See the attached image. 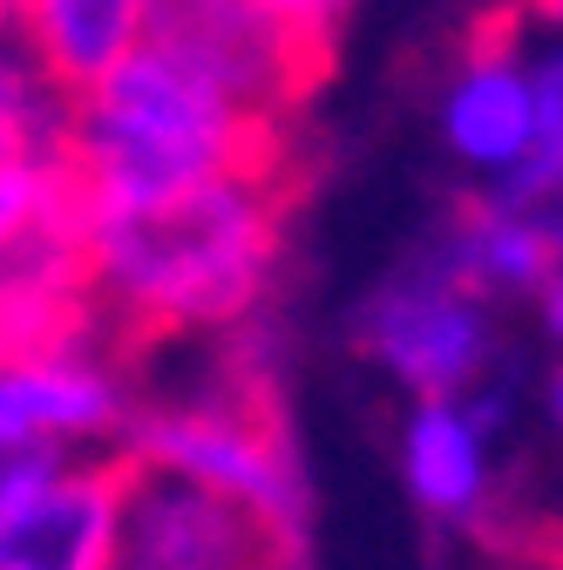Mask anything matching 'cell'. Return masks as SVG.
Instances as JSON below:
<instances>
[{
  "label": "cell",
  "instance_id": "obj_18",
  "mask_svg": "<svg viewBox=\"0 0 563 570\" xmlns=\"http://www.w3.org/2000/svg\"><path fill=\"white\" fill-rule=\"evenodd\" d=\"M550 414H556V428H563V367H556V381H550Z\"/></svg>",
  "mask_w": 563,
  "mask_h": 570
},
{
  "label": "cell",
  "instance_id": "obj_10",
  "mask_svg": "<svg viewBox=\"0 0 563 570\" xmlns=\"http://www.w3.org/2000/svg\"><path fill=\"white\" fill-rule=\"evenodd\" d=\"M116 421H122L116 387L68 353H28V361L0 367V449L82 442V435H109Z\"/></svg>",
  "mask_w": 563,
  "mask_h": 570
},
{
  "label": "cell",
  "instance_id": "obj_4",
  "mask_svg": "<svg viewBox=\"0 0 563 570\" xmlns=\"http://www.w3.org/2000/svg\"><path fill=\"white\" fill-rule=\"evenodd\" d=\"M144 48L184 61L251 122H278L313 76V35L265 0H144Z\"/></svg>",
  "mask_w": 563,
  "mask_h": 570
},
{
  "label": "cell",
  "instance_id": "obj_16",
  "mask_svg": "<svg viewBox=\"0 0 563 570\" xmlns=\"http://www.w3.org/2000/svg\"><path fill=\"white\" fill-rule=\"evenodd\" d=\"M265 8H271V14H286L299 35H313V41H319L346 8H354V0H265Z\"/></svg>",
  "mask_w": 563,
  "mask_h": 570
},
{
  "label": "cell",
  "instance_id": "obj_13",
  "mask_svg": "<svg viewBox=\"0 0 563 570\" xmlns=\"http://www.w3.org/2000/svg\"><path fill=\"white\" fill-rule=\"evenodd\" d=\"M68 122H76V89L48 76L21 21H0V164L68 177Z\"/></svg>",
  "mask_w": 563,
  "mask_h": 570
},
{
  "label": "cell",
  "instance_id": "obj_19",
  "mask_svg": "<svg viewBox=\"0 0 563 570\" xmlns=\"http://www.w3.org/2000/svg\"><path fill=\"white\" fill-rule=\"evenodd\" d=\"M0 361H8V353H0Z\"/></svg>",
  "mask_w": 563,
  "mask_h": 570
},
{
  "label": "cell",
  "instance_id": "obj_6",
  "mask_svg": "<svg viewBox=\"0 0 563 570\" xmlns=\"http://www.w3.org/2000/svg\"><path fill=\"white\" fill-rule=\"evenodd\" d=\"M129 449L150 455L190 482H210L251 503L258 517L299 530L306 495H299V469L286 455V435L271 421L265 394H225V401H197V407H157L144 421H129Z\"/></svg>",
  "mask_w": 563,
  "mask_h": 570
},
{
  "label": "cell",
  "instance_id": "obj_8",
  "mask_svg": "<svg viewBox=\"0 0 563 570\" xmlns=\"http://www.w3.org/2000/svg\"><path fill=\"white\" fill-rule=\"evenodd\" d=\"M442 122V150L488 190H503L530 150H536V82H530V61L516 41L496 48H475L455 76L442 82L435 102Z\"/></svg>",
  "mask_w": 563,
  "mask_h": 570
},
{
  "label": "cell",
  "instance_id": "obj_11",
  "mask_svg": "<svg viewBox=\"0 0 563 570\" xmlns=\"http://www.w3.org/2000/svg\"><path fill=\"white\" fill-rule=\"evenodd\" d=\"M488 428L448 394V401H421L407 435H401V469H407V489L428 517H448V523H468L488 495V449H482Z\"/></svg>",
  "mask_w": 563,
  "mask_h": 570
},
{
  "label": "cell",
  "instance_id": "obj_2",
  "mask_svg": "<svg viewBox=\"0 0 563 570\" xmlns=\"http://www.w3.org/2000/svg\"><path fill=\"white\" fill-rule=\"evenodd\" d=\"M265 122L218 96L184 61L136 48L76 96L68 122V190L82 210H136L184 197L231 170H271Z\"/></svg>",
  "mask_w": 563,
  "mask_h": 570
},
{
  "label": "cell",
  "instance_id": "obj_17",
  "mask_svg": "<svg viewBox=\"0 0 563 570\" xmlns=\"http://www.w3.org/2000/svg\"><path fill=\"white\" fill-rule=\"evenodd\" d=\"M543 320H550V333L563 340V265H556V278L543 285Z\"/></svg>",
  "mask_w": 563,
  "mask_h": 570
},
{
  "label": "cell",
  "instance_id": "obj_3",
  "mask_svg": "<svg viewBox=\"0 0 563 570\" xmlns=\"http://www.w3.org/2000/svg\"><path fill=\"white\" fill-rule=\"evenodd\" d=\"M109 570H299V530L122 449Z\"/></svg>",
  "mask_w": 563,
  "mask_h": 570
},
{
  "label": "cell",
  "instance_id": "obj_14",
  "mask_svg": "<svg viewBox=\"0 0 563 570\" xmlns=\"http://www.w3.org/2000/svg\"><path fill=\"white\" fill-rule=\"evenodd\" d=\"M516 48L530 61V82H536V150L503 190H488L496 204H536V197L563 190V21H543Z\"/></svg>",
  "mask_w": 563,
  "mask_h": 570
},
{
  "label": "cell",
  "instance_id": "obj_7",
  "mask_svg": "<svg viewBox=\"0 0 563 570\" xmlns=\"http://www.w3.org/2000/svg\"><path fill=\"white\" fill-rule=\"evenodd\" d=\"M360 340L421 401H448L488 361V313H482V299L468 285H455L435 258H421V265H407L401 278H387L367 299Z\"/></svg>",
  "mask_w": 563,
  "mask_h": 570
},
{
  "label": "cell",
  "instance_id": "obj_1",
  "mask_svg": "<svg viewBox=\"0 0 563 570\" xmlns=\"http://www.w3.org/2000/svg\"><path fill=\"white\" fill-rule=\"evenodd\" d=\"M271 170H231L136 210H82L89 299H102L144 340L245 313L271 272Z\"/></svg>",
  "mask_w": 563,
  "mask_h": 570
},
{
  "label": "cell",
  "instance_id": "obj_5",
  "mask_svg": "<svg viewBox=\"0 0 563 570\" xmlns=\"http://www.w3.org/2000/svg\"><path fill=\"white\" fill-rule=\"evenodd\" d=\"M122 455L76 462L68 442L0 449V570H109Z\"/></svg>",
  "mask_w": 563,
  "mask_h": 570
},
{
  "label": "cell",
  "instance_id": "obj_15",
  "mask_svg": "<svg viewBox=\"0 0 563 570\" xmlns=\"http://www.w3.org/2000/svg\"><path fill=\"white\" fill-rule=\"evenodd\" d=\"M68 190V177H48V170H28V164H0V238H8L14 225H28L34 210Z\"/></svg>",
  "mask_w": 563,
  "mask_h": 570
},
{
  "label": "cell",
  "instance_id": "obj_9",
  "mask_svg": "<svg viewBox=\"0 0 563 570\" xmlns=\"http://www.w3.org/2000/svg\"><path fill=\"white\" fill-rule=\"evenodd\" d=\"M455 285H468L475 299L496 293H543L563 265V232L543 218L536 204H496L482 197L475 210L442 232V245L428 252Z\"/></svg>",
  "mask_w": 563,
  "mask_h": 570
},
{
  "label": "cell",
  "instance_id": "obj_12",
  "mask_svg": "<svg viewBox=\"0 0 563 570\" xmlns=\"http://www.w3.org/2000/svg\"><path fill=\"white\" fill-rule=\"evenodd\" d=\"M14 21L48 61V76L76 96L144 48V0H14Z\"/></svg>",
  "mask_w": 563,
  "mask_h": 570
}]
</instances>
